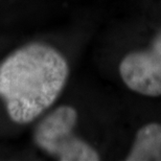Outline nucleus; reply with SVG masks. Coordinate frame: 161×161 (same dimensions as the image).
Instances as JSON below:
<instances>
[{
    "label": "nucleus",
    "mask_w": 161,
    "mask_h": 161,
    "mask_svg": "<svg viewBox=\"0 0 161 161\" xmlns=\"http://www.w3.org/2000/svg\"><path fill=\"white\" fill-rule=\"evenodd\" d=\"M69 66L59 50L31 42L0 63V99L13 122L26 125L53 106L65 87Z\"/></svg>",
    "instance_id": "1"
},
{
    "label": "nucleus",
    "mask_w": 161,
    "mask_h": 161,
    "mask_svg": "<svg viewBox=\"0 0 161 161\" xmlns=\"http://www.w3.org/2000/svg\"><path fill=\"white\" fill-rule=\"evenodd\" d=\"M78 111L63 105L44 116L34 131L35 144L60 161H97L98 153L73 133Z\"/></svg>",
    "instance_id": "2"
},
{
    "label": "nucleus",
    "mask_w": 161,
    "mask_h": 161,
    "mask_svg": "<svg viewBox=\"0 0 161 161\" xmlns=\"http://www.w3.org/2000/svg\"><path fill=\"white\" fill-rule=\"evenodd\" d=\"M119 73L133 91L154 97L161 95V31L149 49L133 51L124 58Z\"/></svg>",
    "instance_id": "3"
},
{
    "label": "nucleus",
    "mask_w": 161,
    "mask_h": 161,
    "mask_svg": "<svg viewBox=\"0 0 161 161\" xmlns=\"http://www.w3.org/2000/svg\"><path fill=\"white\" fill-rule=\"evenodd\" d=\"M128 161L161 160V125L151 122L137 132Z\"/></svg>",
    "instance_id": "4"
}]
</instances>
